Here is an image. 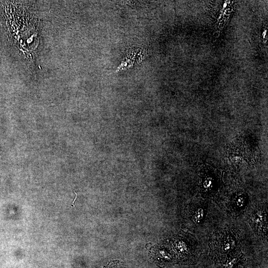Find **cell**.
<instances>
[{
    "label": "cell",
    "instance_id": "1",
    "mask_svg": "<svg viewBox=\"0 0 268 268\" xmlns=\"http://www.w3.org/2000/svg\"><path fill=\"white\" fill-rule=\"evenodd\" d=\"M211 253L215 262L228 257L238 251V239L230 230H221L214 234L211 239Z\"/></svg>",
    "mask_w": 268,
    "mask_h": 268
},
{
    "label": "cell",
    "instance_id": "3",
    "mask_svg": "<svg viewBox=\"0 0 268 268\" xmlns=\"http://www.w3.org/2000/svg\"><path fill=\"white\" fill-rule=\"evenodd\" d=\"M208 205H190L189 218L190 224L193 226H199L202 225L206 219Z\"/></svg>",
    "mask_w": 268,
    "mask_h": 268
},
{
    "label": "cell",
    "instance_id": "5",
    "mask_svg": "<svg viewBox=\"0 0 268 268\" xmlns=\"http://www.w3.org/2000/svg\"><path fill=\"white\" fill-rule=\"evenodd\" d=\"M232 207L235 210H238L242 209L246 204V198L245 196L240 195L236 196L232 200Z\"/></svg>",
    "mask_w": 268,
    "mask_h": 268
},
{
    "label": "cell",
    "instance_id": "4",
    "mask_svg": "<svg viewBox=\"0 0 268 268\" xmlns=\"http://www.w3.org/2000/svg\"><path fill=\"white\" fill-rule=\"evenodd\" d=\"M241 251L215 263V268H240L244 261Z\"/></svg>",
    "mask_w": 268,
    "mask_h": 268
},
{
    "label": "cell",
    "instance_id": "2",
    "mask_svg": "<svg viewBox=\"0 0 268 268\" xmlns=\"http://www.w3.org/2000/svg\"><path fill=\"white\" fill-rule=\"evenodd\" d=\"M267 206H257L248 215L249 222L260 237L267 238Z\"/></svg>",
    "mask_w": 268,
    "mask_h": 268
}]
</instances>
